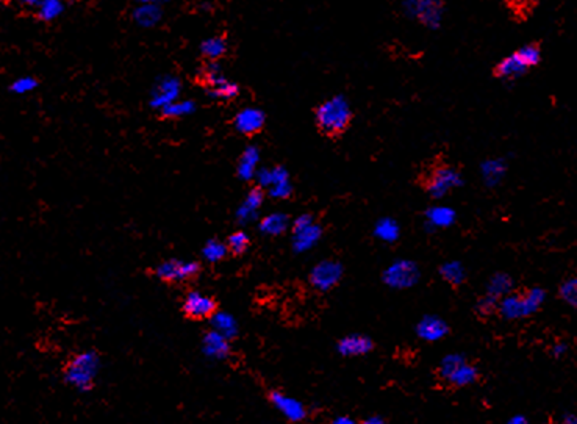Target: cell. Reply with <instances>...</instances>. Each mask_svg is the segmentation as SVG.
I'll return each instance as SVG.
<instances>
[{"label":"cell","mask_w":577,"mask_h":424,"mask_svg":"<svg viewBox=\"0 0 577 424\" xmlns=\"http://www.w3.org/2000/svg\"><path fill=\"white\" fill-rule=\"evenodd\" d=\"M316 124L326 135H338L348 129L352 118L349 102L343 95H335L324 100L316 108Z\"/></svg>","instance_id":"2"},{"label":"cell","mask_w":577,"mask_h":424,"mask_svg":"<svg viewBox=\"0 0 577 424\" xmlns=\"http://www.w3.org/2000/svg\"><path fill=\"white\" fill-rule=\"evenodd\" d=\"M510 5H513L515 8H519V10H523V8H529L532 4L534 0H507Z\"/></svg>","instance_id":"35"},{"label":"cell","mask_w":577,"mask_h":424,"mask_svg":"<svg viewBox=\"0 0 577 424\" xmlns=\"http://www.w3.org/2000/svg\"><path fill=\"white\" fill-rule=\"evenodd\" d=\"M343 267L341 263L333 260H324L311 269L310 282L321 291L332 290V288L341 281Z\"/></svg>","instance_id":"9"},{"label":"cell","mask_w":577,"mask_h":424,"mask_svg":"<svg viewBox=\"0 0 577 424\" xmlns=\"http://www.w3.org/2000/svg\"><path fill=\"white\" fill-rule=\"evenodd\" d=\"M264 121H266V118H264V113L261 110L244 108L235 116L234 125L239 133L247 135V137H252V135H256L263 130Z\"/></svg>","instance_id":"12"},{"label":"cell","mask_w":577,"mask_h":424,"mask_svg":"<svg viewBox=\"0 0 577 424\" xmlns=\"http://www.w3.org/2000/svg\"><path fill=\"white\" fill-rule=\"evenodd\" d=\"M510 424H529L524 418H521V417H516V418H513L511 421H510Z\"/></svg>","instance_id":"40"},{"label":"cell","mask_w":577,"mask_h":424,"mask_svg":"<svg viewBox=\"0 0 577 424\" xmlns=\"http://www.w3.org/2000/svg\"><path fill=\"white\" fill-rule=\"evenodd\" d=\"M362 424H383V421L380 418H378V417H373V418L365 420Z\"/></svg>","instance_id":"38"},{"label":"cell","mask_w":577,"mask_h":424,"mask_svg":"<svg viewBox=\"0 0 577 424\" xmlns=\"http://www.w3.org/2000/svg\"><path fill=\"white\" fill-rule=\"evenodd\" d=\"M200 52H202L207 60L216 61L227 53V41L221 36L205 39L202 46H200Z\"/></svg>","instance_id":"24"},{"label":"cell","mask_w":577,"mask_h":424,"mask_svg":"<svg viewBox=\"0 0 577 424\" xmlns=\"http://www.w3.org/2000/svg\"><path fill=\"white\" fill-rule=\"evenodd\" d=\"M263 204V191L261 188H254L249 191V195L246 196L244 202L238 209L236 218L239 222H249L252 218H255L256 212Z\"/></svg>","instance_id":"19"},{"label":"cell","mask_w":577,"mask_h":424,"mask_svg":"<svg viewBox=\"0 0 577 424\" xmlns=\"http://www.w3.org/2000/svg\"><path fill=\"white\" fill-rule=\"evenodd\" d=\"M427 219L435 227H449L455 221V212L451 207L437 205L427 212Z\"/></svg>","instance_id":"25"},{"label":"cell","mask_w":577,"mask_h":424,"mask_svg":"<svg viewBox=\"0 0 577 424\" xmlns=\"http://www.w3.org/2000/svg\"><path fill=\"white\" fill-rule=\"evenodd\" d=\"M290 226V219L285 213H271L260 221L259 229L261 234L269 235V237H277L282 235L284 232Z\"/></svg>","instance_id":"20"},{"label":"cell","mask_w":577,"mask_h":424,"mask_svg":"<svg viewBox=\"0 0 577 424\" xmlns=\"http://www.w3.org/2000/svg\"><path fill=\"white\" fill-rule=\"evenodd\" d=\"M544 298H546V293H544L541 288H532V290L527 291L526 294L509 296V298L501 302L502 315L511 319L532 315L534 311L540 309Z\"/></svg>","instance_id":"3"},{"label":"cell","mask_w":577,"mask_h":424,"mask_svg":"<svg viewBox=\"0 0 577 424\" xmlns=\"http://www.w3.org/2000/svg\"><path fill=\"white\" fill-rule=\"evenodd\" d=\"M373 349V341L363 335H349L338 343V353L346 357L368 354Z\"/></svg>","instance_id":"15"},{"label":"cell","mask_w":577,"mask_h":424,"mask_svg":"<svg viewBox=\"0 0 577 424\" xmlns=\"http://www.w3.org/2000/svg\"><path fill=\"white\" fill-rule=\"evenodd\" d=\"M291 191H293L291 183H290V180H288V182H284V183H279V185L271 187L269 188V196L274 197V199H286V197L291 196Z\"/></svg>","instance_id":"34"},{"label":"cell","mask_w":577,"mask_h":424,"mask_svg":"<svg viewBox=\"0 0 577 424\" xmlns=\"http://www.w3.org/2000/svg\"><path fill=\"white\" fill-rule=\"evenodd\" d=\"M405 13L424 26L437 29L443 19L442 0H405Z\"/></svg>","instance_id":"5"},{"label":"cell","mask_w":577,"mask_h":424,"mask_svg":"<svg viewBox=\"0 0 577 424\" xmlns=\"http://www.w3.org/2000/svg\"><path fill=\"white\" fill-rule=\"evenodd\" d=\"M442 274L451 284H460L463 279V271L459 263H449V265L442 268Z\"/></svg>","instance_id":"33"},{"label":"cell","mask_w":577,"mask_h":424,"mask_svg":"<svg viewBox=\"0 0 577 424\" xmlns=\"http://www.w3.org/2000/svg\"><path fill=\"white\" fill-rule=\"evenodd\" d=\"M194 108L191 102H171L162 108V115L165 118H180L183 115H188Z\"/></svg>","instance_id":"30"},{"label":"cell","mask_w":577,"mask_h":424,"mask_svg":"<svg viewBox=\"0 0 577 424\" xmlns=\"http://www.w3.org/2000/svg\"><path fill=\"white\" fill-rule=\"evenodd\" d=\"M182 310L191 319H210L218 311V304L212 296L189 291L182 304Z\"/></svg>","instance_id":"8"},{"label":"cell","mask_w":577,"mask_h":424,"mask_svg":"<svg viewBox=\"0 0 577 424\" xmlns=\"http://www.w3.org/2000/svg\"><path fill=\"white\" fill-rule=\"evenodd\" d=\"M202 353L212 360H226L232 353L230 340L213 329L208 331L202 338Z\"/></svg>","instance_id":"13"},{"label":"cell","mask_w":577,"mask_h":424,"mask_svg":"<svg viewBox=\"0 0 577 424\" xmlns=\"http://www.w3.org/2000/svg\"><path fill=\"white\" fill-rule=\"evenodd\" d=\"M374 234L378 238L383 239V242H396L399 237V226L395 219L383 218L375 226Z\"/></svg>","instance_id":"27"},{"label":"cell","mask_w":577,"mask_h":424,"mask_svg":"<svg viewBox=\"0 0 577 424\" xmlns=\"http://www.w3.org/2000/svg\"><path fill=\"white\" fill-rule=\"evenodd\" d=\"M210 326L213 331L219 332L229 340H234L239 332L236 319L230 314H227V311H219V310L216 311V314L210 318Z\"/></svg>","instance_id":"18"},{"label":"cell","mask_w":577,"mask_h":424,"mask_svg":"<svg viewBox=\"0 0 577 424\" xmlns=\"http://www.w3.org/2000/svg\"><path fill=\"white\" fill-rule=\"evenodd\" d=\"M259 149L256 148H247L244 154L239 158L238 165V175L243 180H252L256 172V163H259Z\"/></svg>","instance_id":"22"},{"label":"cell","mask_w":577,"mask_h":424,"mask_svg":"<svg viewBox=\"0 0 577 424\" xmlns=\"http://www.w3.org/2000/svg\"><path fill=\"white\" fill-rule=\"evenodd\" d=\"M269 401L279 412H282V415L288 421L299 423L302 420H306V417H307V410H306V407H303V404L299 403L298 399L284 395L282 391H277V390L271 391Z\"/></svg>","instance_id":"11"},{"label":"cell","mask_w":577,"mask_h":424,"mask_svg":"<svg viewBox=\"0 0 577 424\" xmlns=\"http://www.w3.org/2000/svg\"><path fill=\"white\" fill-rule=\"evenodd\" d=\"M416 274H418V271L410 262H399L397 265L391 267L385 273V281L393 286H408L415 284Z\"/></svg>","instance_id":"14"},{"label":"cell","mask_w":577,"mask_h":424,"mask_svg":"<svg viewBox=\"0 0 577 424\" xmlns=\"http://www.w3.org/2000/svg\"><path fill=\"white\" fill-rule=\"evenodd\" d=\"M418 332L424 340H438L446 333V324L442 319L429 316L424 318L418 326Z\"/></svg>","instance_id":"23"},{"label":"cell","mask_w":577,"mask_h":424,"mask_svg":"<svg viewBox=\"0 0 577 424\" xmlns=\"http://www.w3.org/2000/svg\"><path fill=\"white\" fill-rule=\"evenodd\" d=\"M100 358L95 351H83L72 357L64 366V381L78 391H90L99 373Z\"/></svg>","instance_id":"1"},{"label":"cell","mask_w":577,"mask_h":424,"mask_svg":"<svg viewBox=\"0 0 577 424\" xmlns=\"http://www.w3.org/2000/svg\"><path fill=\"white\" fill-rule=\"evenodd\" d=\"M21 4H26V5H33L36 4V0H19Z\"/></svg>","instance_id":"41"},{"label":"cell","mask_w":577,"mask_h":424,"mask_svg":"<svg viewBox=\"0 0 577 424\" xmlns=\"http://www.w3.org/2000/svg\"><path fill=\"white\" fill-rule=\"evenodd\" d=\"M249 244H251L249 235H247L246 232H243V230L234 232V234H232V235L229 237V239H227L229 251H230L232 254H234V255H243V254L247 251V247H249Z\"/></svg>","instance_id":"28"},{"label":"cell","mask_w":577,"mask_h":424,"mask_svg":"<svg viewBox=\"0 0 577 424\" xmlns=\"http://www.w3.org/2000/svg\"><path fill=\"white\" fill-rule=\"evenodd\" d=\"M563 424H577V417H574V415H568L563 420Z\"/></svg>","instance_id":"39"},{"label":"cell","mask_w":577,"mask_h":424,"mask_svg":"<svg viewBox=\"0 0 577 424\" xmlns=\"http://www.w3.org/2000/svg\"><path fill=\"white\" fill-rule=\"evenodd\" d=\"M565 351H566V345L565 343H557V345L554 346V349H552V353H554V356H562V354H565Z\"/></svg>","instance_id":"36"},{"label":"cell","mask_w":577,"mask_h":424,"mask_svg":"<svg viewBox=\"0 0 577 424\" xmlns=\"http://www.w3.org/2000/svg\"><path fill=\"white\" fill-rule=\"evenodd\" d=\"M36 86H38V82L33 77H21L11 85V91H14L16 94H26V93L33 91Z\"/></svg>","instance_id":"32"},{"label":"cell","mask_w":577,"mask_h":424,"mask_svg":"<svg viewBox=\"0 0 577 424\" xmlns=\"http://www.w3.org/2000/svg\"><path fill=\"white\" fill-rule=\"evenodd\" d=\"M227 252H229V246L226 243H222L221 239H216V238L208 239L202 247V257L210 263H218V262L224 260L226 259Z\"/></svg>","instance_id":"26"},{"label":"cell","mask_w":577,"mask_h":424,"mask_svg":"<svg viewBox=\"0 0 577 424\" xmlns=\"http://www.w3.org/2000/svg\"><path fill=\"white\" fill-rule=\"evenodd\" d=\"M462 183H463V180H462V175L459 171H455L454 167L442 166V167H438L437 171H434V174H432L427 190L434 197H443L451 190L459 188Z\"/></svg>","instance_id":"10"},{"label":"cell","mask_w":577,"mask_h":424,"mask_svg":"<svg viewBox=\"0 0 577 424\" xmlns=\"http://www.w3.org/2000/svg\"><path fill=\"white\" fill-rule=\"evenodd\" d=\"M442 376L452 386L464 387L477 379V371L460 356H447L442 362Z\"/></svg>","instance_id":"7"},{"label":"cell","mask_w":577,"mask_h":424,"mask_svg":"<svg viewBox=\"0 0 577 424\" xmlns=\"http://www.w3.org/2000/svg\"><path fill=\"white\" fill-rule=\"evenodd\" d=\"M202 76H204V82L208 90V94H210L212 98L222 99V100H232V99L238 98L239 88L222 76V72L218 68V65H214V63L208 65L204 69Z\"/></svg>","instance_id":"6"},{"label":"cell","mask_w":577,"mask_h":424,"mask_svg":"<svg viewBox=\"0 0 577 424\" xmlns=\"http://www.w3.org/2000/svg\"><path fill=\"white\" fill-rule=\"evenodd\" d=\"M39 5H41L39 6V16L46 21L57 18L63 8L60 0H39Z\"/></svg>","instance_id":"31"},{"label":"cell","mask_w":577,"mask_h":424,"mask_svg":"<svg viewBox=\"0 0 577 424\" xmlns=\"http://www.w3.org/2000/svg\"><path fill=\"white\" fill-rule=\"evenodd\" d=\"M560 298H562L568 306L577 309V274L568 277L566 281L560 285Z\"/></svg>","instance_id":"29"},{"label":"cell","mask_w":577,"mask_h":424,"mask_svg":"<svg viewBox=\"0 0 577 424\" xmlns=\"http://www.w3.org/2000/svg\"><path fill=\"white\" fill-rule=\"evenodd\" d=\"M200 273V265L197 262H185V260H165L155 268V277L163 282H185L189 279L196 277Z\"/></svg>","instance_id":"4"},{"label":"cell","mask_w":577,"mask_h":424,"mask_svg":"<svg viewBox=\"0 0 577 424\" xmlns=\"http://www.w3.org/2000/svg\"><path fill=\"white\" fill-rule=\"evenodd\" d=\"M506 162L501 158H492L487 160L482 165V177L487 185L494 187L502 180L504 174H506Z\"/></svg>","instance_id":"21"},{"label":"cell","mask_w":577,"mask_h":424,"mask_svg":"<svg viewBox=\"0 0 577 424\" xmlns=\"http://www.w3.org/2000/svg\"><path fill=\"white\" fill-rule=\"evenodd\" d=\"M332 424H357L354 420H350L349 417H338L332 421Z\"/></svg>","instance_id":"37"},{"label":"cell","mask_w":577,"mask_h":424,"mask_svg":"<svg viewBox=\"0 0 577 424\" xmlns=\"http://www.w3.org/2000/svg\"><path fill=\"white\" fill-rule=\"evenodd\" d=\"M531 68L526 63V60L521 57L519 52L516 51L515 53L509 55V57L504 58L499 65H498V76L501 78H506V80H511V78H518L524 74V72Z\"/></svg>","instance_id":"16"},{"label":"cell","mask_w":577,"mask_h":424,"mask_svg":"<svg viewBox=\"0 0 577 424\" xmlns=\"http://www.w3.org/2000/svg\"><path fill=\"white\" fill-rule=\"evenodd\" d=\"M321 235H323V230L318 226V224H310V226L294 230V238H293V247L296 252H306L310 247H313L318 242Z\"/></svg>","instance_id":"17"}]
</instances>
